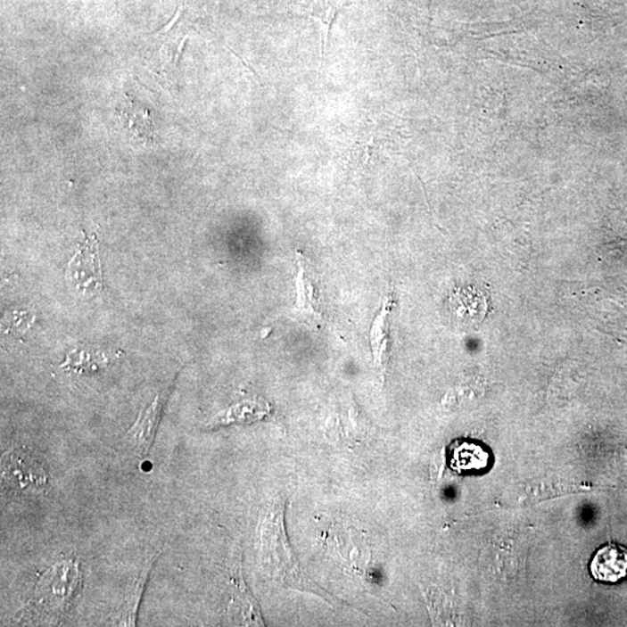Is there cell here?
<instances>
[{
    "label": "cell",
    "mask_w": 627,
    "mask_h": 627,
    "mask_svg": "<svg viewBox=\"0 0 627 627\" xmlns=\"http://www.w3.org/2000/svg\"><path fill=\"white\" fill-rule=\"evenodd\" d=\"M69 261L68 276L83 294L97 293L102 288L97 238H87L86 244Z\"/></svg>",
    "instance_id": "277c9868"
},
{
    "label": "cell",
    "mask_w": 627,
    "mask_h": 627,
    "mask_svg": "<svg viewBox=\"0 0 627 627\" xmlns=\"http://www.w3.org/2000/svg\"><path fill=\"white\" fill-rule=\"evenodd\" d=\"M123 122H127V128L132 130L134 137L141 138L144 142L152 137V127H150V118L148 111L138 110L134 103L125 106L122 113Z\"/></svg>",
    "instance_id": "8fae6325"
},
{
    "label": "cell",
    "mask_w": 627,
    "mask_h": 627,
    "mask_svg": "<svg viewBox=\"0 0 627 627\" xmlns=\"http://www.w3.org/2000/svg\"><path fill=\"white\" fill-rule=\"evenodd\" d=\"M80 583L78 566L71 561L56 565L41 578L36 592V606L45 615L60 617L69 606Z\"/></svg>",
    "instance_id": "7a4b0ae2"
},
{
    "label": "cell",
    "mask_w": 627,
    "mask_h": 627,
    "mask_svg": "<svg viewBox=\"0 0 627 627\" xmlns=\"http://www.w3.org/2000/svg\"><path fill=\"white\" fill-rule=\"evenodd\" d=\"M171 387L160 392L155 396V400L142 410L134 423V425L127 433V440L133 446L134 450L141 456H145L152 449L157 430H159L161 414L167 405L169 395L171 393Z\"/></svg>",
    "instance_id": "5b68a950"
},
{
    "label": "cell",
    "mask_w": 627,
    "mask_h": 627,
    "mask_svg": "<svg viewBox=\"0 0 627 627\" xmlns=\"http://www.w3.org/2000/svg\"><path fill=\"white\" fill-rule=\"evenodd\" d=\"M3 478L17 491H41L47 484V475L36 458L26 452L7 453L3 461Z\"/></svg>",
    "instance_id": "3957f363"
},
{
    "label": "cell",
    "mask_w": 627,
    "mask_h": 627,
    "mask_svg": "<svg viewBox=\"0 0 627 627\" xmlns=\"http://www.w3.org/2000/svg\"><path fill=\"white\" fill-rule=\"evenodd\" d=\"M155 559L149 561L147 566L142 571L140 578L137 579L136 590H133L132 596L127 599V606H123L120 618H119V625H136L138 603H140L142 592H144L145 582H147L150 571H152Z\"/></svg>",
    "instance_id": "7c38bea8"
},
{
    "label": "cell",
    "mask_w": 627,
    "mask_h": 627,
    "mask_svg": "<svg viewBox=\"0 0 627 627\" xmlns=\"http://www.w3.org/2000/svg\"><path fill=\"white\" fill-rule=\"evenodd\" d=\"M590 573L599 582L617 583L627 579V549L615 542L603 546L592 557Z\"/></svg>",
    "instance_id": "8992f818"
},
{
    "label": "cell",
    "mask_w": 627,
    "mask_h": 627,
    "mask_svg": "<svg viewBox=\"0 0 627 627\" xmlns=\"http://www.w3.org/2000/svg\"><path fill=\"white\" fill-rule=\"evenodd\" d=\"M267 411L265 407L257 406L255 403H245V405L238 406L237 410L232 408L226 417H221L220 419H218V425L219 423L220 425H229V423L238 422L241 419H244V421H249V418L256 419V417H264Z\"/></svg>",
    "instance_id": "4fadbf2b"
},
{
    "label": "cell",
    "mask_w": 627,
    "mask_h": 627,
    "mask_svg": "<svg viewBox=\"0 0 627 627\" xmlns=\"http://www.w3.org/2000/svg\"><path fill=\"white\" fill-rule=\"evenodd\" d=\"M182 11H183V5H179L178 10H177L175 17H173V19H171L170 22H169V24L164 27V29L161 30V33L168 32L169 29H171V27L173 25H175V22L177 21H178V19L180 17V13H182Z\"/></svg>",
    "instance_id": "5bb4252c"
},
{
    "label": "cell",
    "mask_w": 627,
    "mask_h": 627,
    "mask_svg": "<svg viewBox=\"0 0 627 627\" xmlns=\"http://www.w3.org/2000/svg\"><path fill=\"white\" fill-rule=\"evenodd\" d=\"M392 307H393V299H392L391 294H388L384 298L382 309L376 315L371 330L373 356H375V367L382 373L386 371L388 359V344H390V342H388V334H390L388 328H390Z\"/></svg>",
    "instance_id": "9c48e42d"
},
{
    "label": "cell",
    "mask_w": 627,
    "mask_h": 627,
    "mask_svg": "<svg viewBox=\"0 0 627 627\" xmlns=\"http://www.w3.org/2000/svg\"><path fill=\"white\" fill-rule=\"evenodd\" d=\"M451 310L464 326H473L476 323L483 321L486 317L487 300L475 288H463L453 294Z\"/></svg>",
    "instance_id": "52a82bcc"
},
{
    "label": "cell",
    "mask_w": 627,
    "mask_h": 627,
    "mask_svg": "<svg viewBox=\"0 0 627 627\" xmlns=\"http://www.w3.org/2000/svg\"><path fill=\"white\" fill-rule=\"evenodd\" d=\"M491 453L476 441H457L451 448L452 467L458 472H480L490 466Z\"/></svg>",
    "instance_id": "ba28073f"
},
{
    "label": "cell",
    "mask_w": 627,
    "mask_h": 627,
    "mask_svg": "<svg viewBox=\"0 0 627 627\" xmlns=\"http://www.w3.org/2000/svg\"><path fill=\"white\" fill-rule=\"evenodd\" d=\"M283 518L284 505L280 503L268 510L260 523L265 566L270 571L273 578L284 583L285 586L314 591L318 595L323 594V590H318L300 568L298 561L288 546L286 533L284 532Z\"/></svg>",
    "instance_id": "6da1fadb"
},
{
    "label": "cell",
    "mask_w": 627,
    "mask_h": 627,
    "mask_svg": "<svg viewBox=\"0 0 627 627\" xmlns=\"http://www.w3.org/2000/svg\"><path fill=\"white\" fill-rule=\"evenodd\" d=\"M305 260H299V273L296 276V287H298V301L296 305L303 314L313 318L321 320L320 296H318L314 279L309 276Z\"/></svg>",
    "instance_id": "30bf717a"
}]
</instances>
